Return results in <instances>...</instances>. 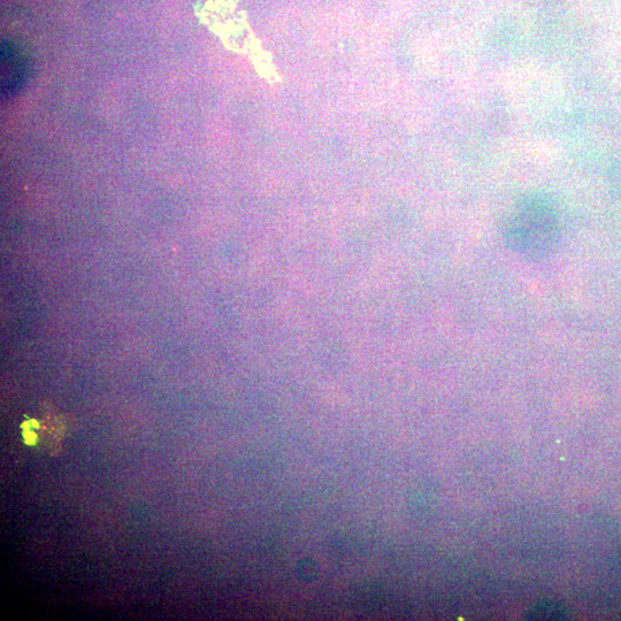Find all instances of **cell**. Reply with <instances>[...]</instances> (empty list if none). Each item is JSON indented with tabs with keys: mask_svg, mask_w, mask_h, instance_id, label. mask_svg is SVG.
Wrapping results in <instances>:
<instances>
[{
	"mask_svg": "<svg viewBox=\"0 0 621 621\" xmlns=\"http://www.w3.org/2000/svg\"><path fill=\"white\" fill-rule=\"evenodd\" d=\"M508 248L529 262L551 256L561 239V224L554 204L542 194L520 199L504 228Z\"/></svg>",
	"mask_w": 621,
	"mask_h": 621,
	"instance_id": "cell-1",
	"label": "cell"
},
{
	"mask_svg": "<svg viewBox=\"0 0 621 621\" xmlns=\"http://www.w3.org/2000/svg\"><path fill=\"white\" fill-rule=\"evenodd\" d=\"M29 64L25 53L14 45L3 43L2 90L4 96L14 95L28 80Z\"/></svg>",
	"mask_w": 621,
	"mask_h": 621,
	"instance_id": "cell-2",
	"label": "cell"
}]
</instances>
